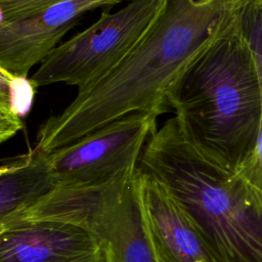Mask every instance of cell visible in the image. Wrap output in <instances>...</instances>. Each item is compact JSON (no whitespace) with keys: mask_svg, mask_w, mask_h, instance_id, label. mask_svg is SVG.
<instances>
[{"mask_svg":"<svg viewBox=\"0 0 262 262\" xmlns=\"http://www.w3.org/2000/svg\"><path fill=\"white\" fill-rule=\"evenodd\" d=\"M246 0H167L134 50L110 74L49 117L35 147L50 152L132 113L169 111L168 91L184 66Z\"/></svg>","mask_w":262,"mask_h":262,"instance_id":"1","label":"cell"},{"mask_svg":"<svg viewBox=\"0 0 262 262\" xmlns=\"http://www.w3.org/2000/svg\"><path fill=\"white\" fill-rule=\"evenodd\" d=\"M239 5L184 66L168 91V106L184 136L204 155L238 172L257 146L262 87Z\"/></svg>","mask_w":262,"mask_h":262,"instance_id":"2","label":"cell"},{"mask_svg":"<svg viewBox=\"0 0 262 262\" xmlns=\"http://www.w3.org/2000/svg\"><path fill=\"white\" fill-rule=\"evenodd\" d=\"M137 169L166 186L219 262H262V206L254 190L196 148L175 117L149 137Z\"/></svg>","mask_w":262,"mask_h":262,"instance_id":"3","label":"cell"},{"mask_svg":"<svg viewBox=\"0 0 262 262\" xmlns=\"http://www.w3.org/2000/svg\"><path fill=\"white\" fill-rule=\"evenodd\" d=\"M37 221L77 225L104 244L112 262H158L146 230L136 170L92 187H57L34 207L0 223L7 229Z\"/></svg>","mask_w":262,"mask_h":262,"instance_id":"4","label":"cell"},{"mask_svg":"<svg viewBox=\"0 0 262 262\" xmlns=\"http://www.w3.org/2000/svg\"><path fill=\"white\" fill-rule=\"evenodd\" d=\"M167 0H131L115 13L101 12L86 30L57 45L31 77L37 87L55 83L88 89L116 69L138 45Z\"/></svg>","mask_w":262,"mask_h":262,"instance_id":"5","label":"cell"},{"mask_svg":"<svg viewBox=\"0 0 262 262\" xmlns=\"http://www.w3.org/2000/svg\"><path fill=\"white\" fill-rule=\"evenodd\" d=\"M156 113H132L48 154L58 187H92L135 171L158 130Z\"/></svg>","mask_w":262,"mask_h":262,"instance_id":"6","label":"cell"},{"mask_svg":"<svg viewBox=\"0 0 262 262\" xmlns=\"http://www.w3.org/2000/svg\"><path fill=\"white\" fill-rule=\"evenodd\" d=\"M136 180L158 262H219L199 226L163 183L137 168Z\"/></svg>","mask_w":262,"mask_h":262,"instance_id":"7","label":"cell"},{"mask_svg":"<svg viewBox=\"0 0 262 262\" xmlns=\"http://www.w3.org/2000/svg\"><path fill=\"white\" fill-rule=\"evenodd\" d=\"M124 0H62L42 13L0 25V68L28 76L57 46L79 18L90 10Z\"/></svg>","mask_w":262,"mask_h":262,"instance_id":"8","label":"cell"},{"mask_svg":"<svg viewBox=\"0 0 262 262\" xmlns=\"http://www.w3.org/2000/svg\"><path fill=\"white\" fill-rule=\"evenodd\" d=\"M101 243L77 225L37 221L0 231V262H81Z\"/></svg>","mask_w":262,"mask_h":262,"instance_id":"9","label":"cell"},{"mask_svg":"<svg viewBox=\"0 0 262 262\" xmlns=\"http://www.w3.org/2000/svg\"><path fill=\"white\" fill-rule=\"evenodd\" d=\"M58 179L48 154L36 147L0 167V221L34 207L58 187Z\"/></svg>","mask_w":262,"mask_h":262,"instance_id":"10","label":"cell"},{"mask_svg":"<svg viewBox=\"0 0 262 262\" xmlns=\"http://www.w3.org/2000/svg\"><path fill=\"white\" fill-rule=\"evenodd\" d=\"M37 85L28 76L0 68V142L13 137L24 128L23 119L30 113Z\"/></svg>","mask_w":262,"mask_h":262,"instance_id":"11","label":"cell"},{"mask_svg":"<svg viewBox=\"0 0 262 262\" xmlns=\"http://www.w3.org/2000/svg\"><path fill=\"white\" fill-rule=\"evenodd\" d=\"M62 0H0V25L38 15Z\"/></svg>","mask_w":262,"mask_h":262,"instance_id":"12","label":"cell"},{"mask_svg":"<svg viewBox=\"0 0 262 262\" xmlns=\"http://www.w3.org/2000/svg\"><path fill=\"white\" fill-rule=\"evenodd\" d=\"M81 262H112V258L107 247L101 243V248L95 255Z\"/></svg>","mask_w":262,"mask_h":262,"instance_id":"13","label":"cell"}]
</instances>
